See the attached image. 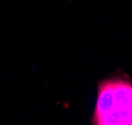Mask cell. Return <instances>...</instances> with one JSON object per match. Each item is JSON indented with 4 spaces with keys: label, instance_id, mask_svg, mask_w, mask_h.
Here are the masks:
<instances>
[{
    "label": "cell",
    "instance_id": "1",
    "mask_svg": "<svg viewBox=\"0 0 132 125\" xmlns=\"http://www.w3.org/2000/svg\"><path fill=\"white\" fill-rule=\"evenodd\" d=\"M94 125H132V84L121 80L99 84Z\"/></svg>",
    "mask_w": 132,
    "mask_h": 125
}]
</instances>
